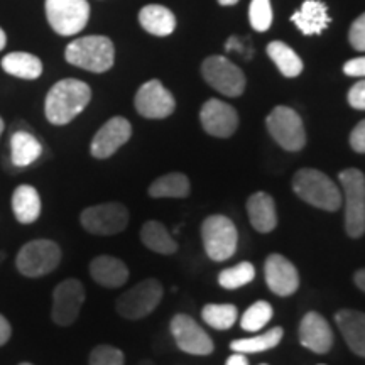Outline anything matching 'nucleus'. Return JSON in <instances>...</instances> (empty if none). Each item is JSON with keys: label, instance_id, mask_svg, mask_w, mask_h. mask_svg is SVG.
Instances as JSON below:
<instances>
[{"label": "nucleus", "instance_id": "f257e3e1", "mask_svg": "<svg viewBox=\"0 0 365 365\" xmlns=\"http://www.w3.org/2000/svg\"><path fill=\"white\" fill-rule=\"evenodd\" d=\"M91 100L90 86L81 80L66 78L51 86L46 95L44 113L53 125H66L85 110Z\"/></svg>", "mask_w": 365, "mask_h": 365}, {"label": "nucleus", "instance_id": "f03ea898", "mask_svg": "<svg viewBox=\"0 0 365 365\" xmlns=\"http://www.w3.org/2000/svg\"><path fill=\"white\" fill-rule=\"evenodd\" d=\"M293 190L303 202L325 212H336L341 207V191L325 173L304 168L293 176Z\"/></svg>", "mask_w": 365, "mask_h": 365}, {"label": "nucleus", "instance_id": "7ed1b4c3", "mask_svg": "<svg viewBox=\"0 0 365 365\" xmlns=\"http://www.w3.org/2000/svg\"><path fill=\"white\" fill-rule=\"evenodd\" d=\"M66 61L73 66L91 73H105L113 66L115 49L113 43L105 36H86L68 44Z\"/></svg>", "mask_w": 365, "mask_h": 365}, {"label": "nucleus", "instance_id": "20e7f679", "mask_svg": "<svg viewBox=\"0 0 365 365\" xmlns=\"http://www.w3.org/2000/svg\"><path fill=\"white\" fill-rule=\"evenodd\" d=\"M345 195V230L352 239L365 234V175L349 168L339 175Z\"/></svg>", "mask_w": 365, "mask_h": 365}, {"label": "nucleus", "instance_id": "39448f33", "mask_svg": "<svg viewBox=\"0 0 365 365\" xmlns=\"http://www.w3.org/2000/svg\"><path fill=\"white\" fill-rule=\"evenodd\" d=\"M61 262V249L49 239H36L21 247L16 257V266L24 277H44L51 274Z\"/></svg>", "mask_w": 365, "mask_h": 365}, {"label": "nucleus", "instance_id": "423d86ee", "mask_svg": "<svg viewBox=\"0 0 365 365\" xmlns=\"http://www.w3.org/2000/svg\"><path fill=\"white\" fill-rule=\"evenodd\" d=\"M202 240L205 252L212 261L223 262L237 252L235 223L225 215H210L202 223Z\"/></svg>", "mask_w": 365, "mask_h": 365}, {"label": "nucleus", "instance_id": "0eeeda50", "mask_svg": "<svg viewBox=\"0 0 365 365\" xmlns=\"http://www.w3.org/2000/svg\"><path fill=\"white\" fill-rule=\"evenodd\" d=\"M164 287L158 279H144L117 298V313L125 319L149 317L161 303Z\"/></svg>", "mask_w": 365, "mask_h": 365}, {"label": "nucleus", "instance_id": "6e6552de", "mask_svg": "<svg viewBox=\"0 0 365 365\" xmlns=\"http://www.w3.org/2000/svg\"><path fill=\"white\" fill-rule=\"evenodd\" d=\"M80 223L88 234L117 235L129 225V210L118 202L93 205L81 212Z\"/></svg>", "mask_w": 365, "mask_h": 365}, {"label": "nucleus", "instance_id": "1a4fd4ad", "mask_svg": "<svg viewBox=\"0 0 365 365\" xmlns=\"http://www.w3.org/2000/svg\"><path fill=\"white\" fill-rule=\"evenodd\" d=\"M266 125L269 134L282 149L296 153L307 144V132H304L303 120L293 108L282 107V105L276 107L266 118Z\"/></svg>", "mask_w": 365, "mask_h": 365}, {"label": "nucleus", "instance_id": "9d476101", "mask_svg": "<svg viewBox=\"0 0 365 365\" xmlns=\"http://www.w3.org/2000/svg\"><path fill=\"white\" fill-rule=\"evenodd\" d=\"M46 17L58 34L73 36L88 22L90 6L86 0H46Z\"/></svg>", "mask_w": 365, "mask_h": 365}, {"label": "nucleus", "instance_id": "9b49d317", "mask_svg": "<svg viewBox=\"0 0 365 365\" xmlns=\"http://www.w3.org/2000/svg\"><path fill=\"white\" fill-rule=\"evenodd\" d=\"M202 75L207 83L225 97H240L245 90V76L225 56H210L203 61Z\"/></svg>", "mask_w": 365, "mask_h": 365}, {"label": "nucleus", "instance_id": "f8f14e48", "mask_svg": "<svg viewBox=\"0 0 365 365\" xmlns=\"http://www.w3.org/2000/svg\"><path fill=\"white\" fill-rule=\"evenodd\" d=\"M170 328L173 339H175L178 349L181 352L203 357V355H210L215 350L212 336L190 314H175L170 323Z\"/></svg>", "mask_w": 365, "mask_h": 365}, {"label": "nucleus", "instance_id": "ddd939ff", "mask_svg": "<svg viewBox=\"0 0 365 365\" xmlns=\"http://www.w3.org/2000/svg\"><path fill=\"white\" fill-rule=\"evenodd\" d=\"M85 303V286L78 279H65L54 287L51 318L59 327H70L80 317Z\"/></svg>", "mask_w": 365, "mask_h": 365}, {"label": "nucleus", "instance_id": "4468645a", "mask_svg": "<svg viewBox=\"0 0 365 365\" xmlns=\"http://www.w3.org/2000/svg\"><path fill=\"white\" fill-rule=\"evenodd\" d=\"M134 105L145 118H166L175 112L176 100L161 81L149 80L137 90Z\"/></svg>", "mask_w": 365, "mask_h": 365}, {"label": "nucleus", "instance_id": "2eb2a0df", "mask_svg": "<svg viewBox=\"0 0 365 365\" xmlns=\"http://www.w3.org/2000/svg\"><path fill=\"white\" fill-rule=\"evenodd\" d=\"M132 135L130 122L124 117H113L100 127L91 140L90 153L97 159H107L113 156Z\"/></svg>", "mask_w": 365, "mask_h": 365}, {"label": "nucleus", "instance_id": "dca6fc26", "mask_svg": "<svg viewBox=\"0 0 365 365\" xmlns=\"http://www.w3.org/2000/svg\"><path fill=\"white\" fill-rule=\"evenodd\" d=\"M200 120L207 134L213 137L227 139L239 127V115L232 105L218 98H212L203 103L202 112H200Z\"/></svg>", "mask_w": 365, "mask_h": 365}, {"label": "nucleus", "instance_id": "f3484780", "mask_svg": "<svg viewBox=\"0 0 365 365\" xmlns=\"http://www.w3.org/2000/svg\"><path fill=\"white\" fill-rule=\"evenodd\" d=\"M264 274H266L267 287L274 294L291 296L299 287V274L294 264L281 254H271L264 264Z\"/></svg>", "mask_w": 365, "mask_h": 365}, {"label": "nucleus", "instance_id": "a211bd4d", "mask_svg": "<svg viewBox=\"0 0 365 365\" xmlns=\"http://www.w3.org/2000/svg\"><path fill=\"white\" fill-rule=\"evenodd\" d=\"M333 341H335V336H333L331 328L322 314L317 312L304 314L299 323V344L304 349L323 355L330 352Z\"/></svg>", "mask_w": 365, "mask_h": 365}, {"label": "nucleus", "instance_id": "6ab92c4d", "mask_svg": "<svg viewBox=\"0 0 365 365\" xmlns=\"http://www.w3.org/2000/svg\"><path fill=\"white\" fill-rule=\"evenodd\" d=\"M90 276L97 284L115 289L129 281V267L125 266L124 261L113 257V255H98V257L91 259Z\"/></svg>", "mask_w": 365, "mask_h": 365}, {"label": "nucleus", "instance_id": "aec40b11", "mask_svg": "<svg viewBox=\"0 0 365 365\" xmlns=\"http://www.w3.org/2000/svg\"><path fill=\"white\" fill-rule=\"evenodd\" d=\"M335 322L349 349L365 359V313L357 309H340L335 314Z\"/></svg>", "mask_w": 365, "mask_h": 365}, {"label": "nucleus", "instance_id": "412c9836", "mask_svg": "<svg viewBox=\"0 0 365 365\" xmlns=\"http://www.w3.org/2000/svg\"><path fill=\"white\" fill-rule=\"evenodd\" d=\"M247 213L252 227L261 234H269L277 227V212L272 196L257 191L247 200Z\"/></svg>", "mask_w": 365, "mask_h": 365}, {"label": "nucleus", "instance_id": "4be33fe9", "mask_svg": "<svg viewBox=\"0 0 365 365\" xmlns=\"http://www.w3.org/2000/svg\"><path fill=\"white\" fill-rule=\"evenodd\" d=\"M12 212L16 220L22 225H31L43 213V202L38 190L31 185H19L12 193Z\"/></svg>", "mask_w": 365, "mask_h": 365}, {"label": "nucleus", "instance_id": "5701e85b", "mask_svg": "<svg viewBox=\"0 0 365 365\" xmlns=\"http://www.w3.org/2000/svg\"><path fill=\"white\" fill-rule=\"evenodd\" d=\"M291 21L298 26V29L303 34H322L330 24L327 4L319 2V0H304L299 11L293 14Z\"/></svg>", "mask_w": 365, "mask_h": 365}, {"label": "nucleus", "instance_id": "b1692460", "mask_svg": "<svg viewBox=\"0 0 365 365\" xmlns=\"http://www.w3.org/2000/svg\"><path fill=\"white\" fill-rule=\"evenodd\" d=\"M41 154H43V145L29 132L17 130L11 137V159L14 166H31V164L38 161Z\"/></svg>", "mask_w": 365, "mask_h": 365}, {"label": "nucleus", "instance_id": "393cba45", "mask_svg": "<svg viewBox=\"0 0 365 365\" xmlns=\"http://www.w3.org/2000/svg\"><path fill=\"white\" fill-rule=\"evenodd\" d=\"M139 22L145 31L154 36H170L176 27V17L164 6H145L139 12Z\"/></svg>", "mask_w": 365, "mask_h": 365}, {"label": "nucleus", "instance_id": "a878e982", "mask_svg": "<svg viewBox=\"0 0 365 365\" xmlns=\"http://www.w3.org/2000/svg\"><path fill=\"white\" fill-rule=\"evenodd\" d=\"M140 240L149 250L156 254L171 255L178 250L176 240L173 239L168 228L158 220L145 222L140 228Z\"/></svg>", "mask_w": 365, "mask_h": 365}, {"label": "nucleus", "instance_id": "bb28decb", "mask_svg": "<svg viewBox=\"0 0 365 365\" xmlns=\"http://www.w3.org/2000/svg\"><path fill=\"white\" fill-rule=\"evenodd\" d=\"M4 71L22 80H36L43 75V63L31 53H11L2 59Z\"/></svg>", "mask_w": 365, "mask_h": 365}, {"label": "nucleus", "instance_id": "cd10ccee", "mask_svg": "<svg viewBox=\"0 0 365 365\" xmlns=\"http://www.w3.org/2000/svg\"><path fill=\"white\" fill-rule=\"evenodd\" d=\"M190 180L182 173H170L159 176L149 186L148 193L150 198H186L190 195Z\"/></svg>", "mask_w": 365, "mask_h": 365}, {"label": "nucleus", "instance_id": "c85d7f7f", "mask_svg": "<svg viewBox=\"0 0 365 365\" xmlns=\"http://www.w3.org/2000/svg\"><path fill=\"white\" fill-rule=\"evenodd\" d=\"M267 54L274 61V65L277 66V70L286 78H296L303 71V61H301V58L294 53V49H291L282 41H272L267 46Z\"/></svg>", "mask_w": 365, "mask_h": 365}, {"label": "nucleus", "instance_id": "c756f323", "mask_svg": "<svg viewBox=\"0 0 365 365\" xmlns=\"http://www.w3.org/2000/svg\"><path fill=\"white\" fill-rule=\"evenodd\" d=\"M282 335H284L282 327H274V328H271V330L264 331L257 336L234 340L230 344V349H232V352H240L245 355L266 352V350H271V349H274V346H277L281 344Z\"/></svg>", "mask_w": 365, "mask_h": 365}, {"label": "nucleus", "instance_id": "7c9ffc66", "mask_svg": "<svg viewBox=\"0 0 365 365\" xmlns=\"http://www.w3.org/2000/svg\"><path fill=\"white\" fill-rule=\"evenodd\" d=\"M239 312L234 304H207L202 309V318L208 327L215 330H228L234 327Z\"/></svg>", "mask_w": 365, "mask_h": 365}, {"label": "nucleus", "instance_id": "2f4dec72", "mask_svg": "<svg viewBox=\"0 0 365 365\" xmlns=\"http://www.w3.org/2000/svg\"><path fill=\"white\" fill-rule=\"evenodd\" d=\"M255 269L250 262H240L234 267H227L218 274V284L223 289H239V287L252 282Z\"/></svg>", "mask_w": 365, "mask_h": 365}, {"label": "nucleus", "instance_id": "473e14b6", "mask_svg": "<svg viewBox=\"0 0 365 365\" xmlns=\"http://www.w3.org/2000/svg\"><path fill=\"white\" fill-rule=\"evenodd\" d=\"M274 314V309L267 301H255L252 307L245 309V313L242 314L240 327L245 331H259L271 322Z\"/></svg>", "mask_w": 365, "mask_h": 365}, {"label": "nucleus", "instance_id": "72a5a7b5", "mask_svg": "<svg viewBox=\"0 0 365 365\" xmlns=\"http://www.w3.org/2000/svg\"><path fill=\"white\" fill-rule=\"evenodd\" d=\"M250 24L259 33H266L272 24V9L269 0H252L249 9Z\"/></svg>", "mask_w": 365, "mask_h": 365}, {"label": "nucleus", "instance_id": "f704fd0d", "mask_svg": "<svg viewBox=\"0 0 365 365\" xmlns=\"http://www.w3.org/2000/svg\"><path fill=\"white\" fill-rule=\"evenodd\" d=\"M88 364L90 365H124L125 355L122 350H118L117 346L98 345L91 350Z\"/></svg>", "mask_w": 365, "mask_h": 365}, {"label": "nucleus", "instance_id": "c9c22d12", "mask_svg": "<svg viewBox=\"0 0 365 365\" xmlns=\"http://www.w3.org/2000/svg\"><path fill=\"white\" fill-rule=\"evenodd\" d=\"M349 39L354 49L365 53V12L359 17V19L354 21L352 27H350Z\"/></svg>", "mask_w": 365, "mask_h": 365}, {"label": "nucleus", "instance_id": "e433bc0d", "mask_svg": "<svg viewBox=\"0 0 365 365\" xmlns=\"http://www.w3.org/2000/svg\"><path fill=\"white\" fill-rule=\"evenodd\" d=\"M349 103L355 110H365V80L359 81L350 88Z\"/></svg>", "mask_w": 365, "mask_h": 365}, {"label": "nucleus", "instance_id": "4c0bfd02", "mask_svg": "<svg viewBox=\"0 0 365 365\" xmlns=\"http://www.w3.org/2000/svg\"><path fill=\"white\" fill-rule=\"evenodd\" d=\"M350 145L355 153L365 154V120L359 122L350 134Z\"/></svg>", "mask_w": 365, "mask_h": 365}, {"label": "nucleus", "instance_id": "58836bf2", "mask_svg": "<svg viewBox=\"0 0 365 365\" xmlns=\"http://www.w3.org/2000/svg\"><path fill=\"white\" fill-rule=\"evenodd\" d=\"M344 73L346 76H365V56L354 58L344 65Z\"/></svg>", "mask_w": 365, "mask_h": 365}, {"label": "nucleus", "instance_id": "ea45409f", "mask_svg": "<svg viewBox=\"0 0 365 365\" xmlns=\"http://www.w3.org/2000/svg\"><path fill=\"white\" fill-rule=\"evenodd\" d=\"M11 336H12L11 323H9V319L0 313V346L6 345L7 341L11 340Z\"/></svg>", "mask_w": 365, "mask_h": 365}, {"label": "nucleus", "instance_id": "a19ab883", "mask_svg": "<svg viewBox=\"0 0 365 365\" xmlns=\"http://www.w3.org/2000/svg\"><path fill=\"white\" fill-rule=\"evenodd\" d=\"M225 365H249V360L245 357V354L234 352V355H230V357L227 359Z\"/></svg>", "mask_w": 365, "mask_h": 365}, {"label": "nucleus", "instance_id": "79ce46f5", "mask_svg": "<svg viewBox=\"0 0 365 365\" xmlns=\"http://www.w3.org/2000/svg\"><path fill=\"white\" fill-rule=\"evenodd\" d=\"M354 281H355V284H357L359 289L365 293V269H360V271L354 274Z\"/></svg>", "mask_w": 365, "mask_h": 365}, {"label": "nucleus", "instance_id": "37998d69", "mask_svg": "<svg viewBox=\"0 0 365 365\" xmlns=\"http://www.w3.org/2000/svg\"><path fill=\"white\" fill-rule=\"evenodd\" d=\"M6 44H7V36L2 31V27H0V51H2V49L6 48Z\"/></svg>", "mask_w": 365, "mask_h": 365}, {"label": "nucleus", "instance_id": "c03bdc74", "mask_svg": "<svg viewBox=\"0 0 365 365\" xmlns=\"http://www.w3.org/2000/svg\"><path fill=\"white\" fill-rule=\"evenodd\" d=\"M237 2H239V0H218L220 6H235Z\"/></svg>", "mask_w": 365, "mask_h": 365}, {"label": "nucleus", "instance_id": "a18cd8bd", "mask_svg": "<svg viewBox=\"0 0 365 365\" xmlns=\"http://www.w3.org/2000/svg\"><path fill=\"white\" fill-rule=\"evenodd\" d=\"M2 132H4V120L2 117H0V135H2Z\"/></svg>", "mask_w": 365, "mask_h": 365}, {"label": "nucleus", "instance_id": "49530a36", "mask_svg": "<svg viewBox=\"0 0 365 365\" xmlns=\"http://www.w3.org/2000/svg\"><path fill=\"white\" fill-rule=\"evenodd\" d=\"M19 365H33V364H29V362H22V364H19Z\"/></svg>", "mask_w": 365, "mask_h": 365}, {"label": "nucleus", "instance_id": "de8ad7c7", "mask_svg": "<svg viewBox=\"0 0 365 365\" xmlns=\"http://www.w3.org/2000/svg\"><path fill=\"white\" fill-rule=\"evenodd\" d=\"M261 365H267V364H261Z\"/></svg>", "mask_w": 365, "mask_h": 365}, {"label": "nucleus", "instance_id": "09e8293b", "mask_svg": "<svg viewBox=\"0 0 365 365\" xmlns=\"http://www.w3.org/2000/svg\"><path fill=\"white\" fill-rule=\"evenodd\" d=\"M319 365H325V364H319Z\"/></svg>", "mask_w": 365, "mask_h": 365}]
</instances>
